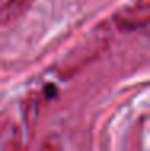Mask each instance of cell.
<instances>
[{
    "label": "cell",
    "mask_w": 150,
    "mask_h": 151,
    "mask_svg": "<svg viewBox=\"0 0 150 151\" xmlns=\"http://www.w3.org/2000/svg\"><path fill=\"white\" fill-rule=\"evenodd\" d=\"M150 19V2L149 0H136L134 3L124 6L116 13L115 26L120 31H137L144 29Z\"/></svg>",
    "instance_id": "cell-1"
},
{
    "label": "cell",
    "mask_w": 150,
    "mask_h": 151,
    "mask_svg": "<svg viewBox=\"0 0 150 151\" xmlns=\"http://www.w3.org/2000/svg\"><path fill=\"white\" fill-rule=\"evenodd\" d=\"M36 0H5L0 5V26H12L21 19Z\"/></svg>",
    "instance_id": "cell-2"
}]
</instances>
